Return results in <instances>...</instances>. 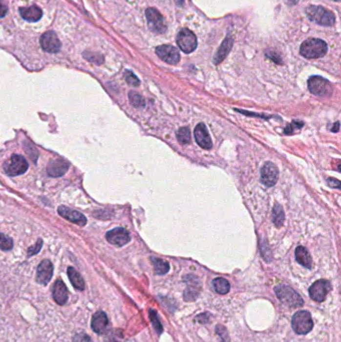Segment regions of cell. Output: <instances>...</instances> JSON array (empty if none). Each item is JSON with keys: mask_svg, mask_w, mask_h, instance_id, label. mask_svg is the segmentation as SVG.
Instances as JSON below:
<instances>
[{"mask_svg": "<svg viewBox=\"0 0 341 342\" xmlns=\"http://www.w3.org/2000/svg\"><path fill=\"white\" fill-rule=\"evenodd\" d=\"M327 52V44L321 39L310 38L300 46V54L308 59L322 57Z\"/></svg>", "mask_w": 341, "mask_h": 342, "instance_id": "1", "label": "cell"}, {"mask_svg": "<svg viewBox=\"0 0 341 342\" xmlns=\"http://www.w3.org/2000/svg\"><path fill=\"white\" fill-rule=\"evenodd\" d=\"M306 13L309 19L313 21V22H316L317 24L324 25V26H332L335 22L334 14L331 11L321 6L310 5L307 7Z\"/></svg>", "mask_w": 341, "mask_h": 342, "instance_id": "2", "label": "cell"}, {"mask_svg": "<svg viewBox=\"0 0 341 342\" xmlns=\"http://www.w3.org/2000/svg\"><path fill=\"white\" fill-rule=\"evenodd\" d=\"M275 293L280 299V301L289 307H300L303 305L302 298L294 289L289 286H277Z\"/></svg>", "mask_w": 341, "mask_h": 342, "instance_id": "3", "label": "cell"}, {"mask_svg": "<svg viewBox=\"0 0 341 342\" xmlns=\"http://www.w3.org/2000/svg\"><path fill=\"white\" fill-rule=\"evenodd\" d=\"M293 330L297 334H307L309 331H311L313 327V321L309 312L307 311H298L296 312L291 321Z\"/></svg>", "mask_w": 341, "mask_h": 342, "instance_id": "4", "label": "cell"}, {"mask_svg": "<svg viewBox=\"0 0 341 342\" xmlns=\"http://www.w3.org/2000/svg\"><path fill=\"white\" fill-rule=\"evenodd\" d=\"M308 89L316 96H329L332 91V85L328 80L321 76H311L308 79Z\"/></svg>", "mask_w": 341, "mask_h": 342, "instance_id": "5", "label": "cell"}, {"mask_svg": "<svg viewBox=\"0 0 341 342\" xmlns=\"http://www.w3.org/2000/svg\"><path fill=\"white\" fill-rule=\"evenodd\" d=\"M5 173L9 176H17L26 172L28 163L25 158L21 155L14 154L3 165Z\"/></svg>", "mask_w": 341, "mask_h": 342, "instance_id": "6", "label": "cell"}, {"mask_svg": "<svg viewBox=\"0 0 341 342\" xmlns=\"http://www.w3.org/2000/svg\"><path fill=\"white\" fill-rule=\"evenodd\" d=\"M176 42L178 47L184 53L193 52L197 47V39L195 34L187 28H183L179 31Z\"/></svg>", "mask_w": 341, "mask_h": 342, "instance_id": "7", "label": "cell"}, {"mask_svg": "<svg viewBox=\"0 0 341 342\" xmlns=\"http://www.w3.org/2000/svg\"><path fill=\"white\" fill-rule=\"evenodd\" d=\"M146 19L148 22V27L151 31L161 34L166 30V25L164 24V20L162 15L155 8L146 9Z\"/></svg>", "mask_w": 341, "mask_h": 342, "instance_id": "8", "label": "cell"}, {"mask_svg": "<svg viewBox=\"0 0 341 342\" xmlns=\"http://www.w3.org/2000/svg\"><path fill=\"white\" fill-rule=\"evenodd\" d=\"M331 285L327 280L320 279L318 281H315L309 288V295L313 299L314 301L322 302L327 295V293L330 291Z\"/></svg>", "mask_w": 341, "mask_h": 342, "instance_id": "9", "label": "cell"}, {"mask_svg": "<svg viewBox=\"0 0 341 342\" xmlns=\"http://www.w3.org/2000/svg\"><path fill=\"white\" fill-rule=\"evenodd\" d=\"M40 45L45 52L56 53L60 50L61 42L53 31H47L40 37Z\"/></svg>", "mask_w": 341, "mask_h": 342, "instance_id": "10", "label": "cell"}, {"mask_svg": "<svg viewBox=\"0 0 341 342\" xmlns=\"http://www.w3.org/2000/svg\"><path fill=\"white\" fill-rule=\"evenodd\" d=\"M106 239L113 245L123 246L130 241V235L126 229L117 227L106 233Z\"/></svg>", "mask_w": 341, "mask_h": 342, "instance_id": "11", "label": "cell"}, {"mask_svg": "<svg viewBox=\"0 0 341 342\" xmlns=\"http://www.w3.org/2000/svg\"><path fill=\"white\" fill-rule=\"evenodd\" d=\"M278 168H277L272 162H266L261 168V182L267 186L271 187L275 185L278 180Z\"/></svg>", "mask_w": 341, "mask_h": 342, "instance_id": "12", "label": "cell"}, {"mask_svg": "<svg viewBox=\"0 0 341 342\" xmlns=\"http://www.w3.org/2000/svg\"><path fill=\"white\" fill-rule=\"evenodd\" d=\"M155 52L160 59L169 64H177L180 60L179 51L172 45H160Z\"/></svg>", "mask_w": 341, "mask_h": 342, "instance_id": "13", "label": "cell"}, {"mask_svg": "<svg viewBox=\"0 0 341 342\" xmlns=\"http://www.w3.org/2000/svg\"><path fill=\"white\" fill-rule=\"evenodd\" d=\"M58 213H59L60 216L64 217L65 219H67L70 222H73L79 226H84V225H86V223H87L86 217H85L82 213H80L74 209H71L69 207L60 206L58 208Z\"/></svg>", "mask_w": 341, "mask_h": 342, "instance_id": "14", "label": "cell"}, {"mask_svg": "<svg viewBox=\"0 0 341 342\" xmlns=\"http://www.w3.org/2000/svg\"><path fill=\"white\" fill-rule=\"evenodd\" d=\"M53 265L49 260H43L38 267L36 273V280L39 284L46 285L52 278Z\"/></svg>", "mask_w": 341, "mask_h": 342, "instance_id": "15", "label": "cell"}, {"mask_svg": "<svg viewBox=\"0 0 341 342\" xmlns=\"http://www.w3.org/2000/svg\"><path fill=\"white\" fill-rule=\"evenodd\" d=\"M69 163L65 160L57 158L51 160L47 165V173L51 177H60L66 173Z\"/></svg>", "mask_w": 341, "mask_h": 342, "instance_id": "16", "label": "cell"}, {"mask_svg": "<svg viewBox=\"0 0 341 342\" xmlns=\"http://www.w3.org/2000/svg\"><path fill=\"white\" fill-rule=\"evenodd\" d=\"M52 295L54 301L59 305H63L67 302L68 291L66 285L61 279H57L55 281L52 288Z\"/></svg>", "mask_w": 341, "mask_h": 342, "instance_id": "17", "label": "cell"}, {"mask_svg": "<svg viewBox=\"0 0 341 342\" xmlns=\"http://www.w3.org/2000/svg\"><path fill=\"white\" fill-rule=\"evenodd\" d=\"M194 136L197 144L204 148V149H210L212 147V141L210 138V135L207 131V128L203 123H199L194 130Z\"/></svg>", "mask_w": 341, "mask_h": 342, "instance_id": "18", "label": "cell"}, {"mask_svg": "<svg viewBox=\"0 0 341 342\" xmlns=\"http://www.w3.org/2000/svg\"><path fill=\"white\" fill-rule=\"evenodd\" d=\"M108 326V318L103 311H97L91 320V327L94 332L103 334Z\"/></svg>", "mask_w": 341, "mask_h": 342, "instance_id": "19", "label": "cell"}, {"mask_svg": "<svg viewBox=\"0 0 341 342\" xmlns=\"http://www.w3.org/2000/svg\"><path fill=\"white\" fill-rule=\"evenodd\" d=\"M20 15L22 16L23 19H25L28 22H36L42 16V11L37 6H29V7H22L19 9Z\"/></svg>", "mask_w": 341, "mask_h": 342, "instance_id": "20", "label": "cell"}, {"mask_svg": "<svg viewBox=\"0 0 341 342\" xmlns=\"http://www.w3.org/2000/svg\"><path fill=\"white\" fill-rule=\"evenodd\" d=\"M295 257L298 263L310 269L312 267V259L308 250L303 246H298L295 250Z\"/></svg>", "mask_w": 341, "mask_h": 342, "instance_id": "21", "label": "cell"}, {"mask_svg": "<svg viewBox=\"0 0 341 342\" xmlns=\"http://www.w3.org/2000/svg\"><path fill=\"white\" fill-rule=\"evenodd\" d=\"M67 274H68V277H69V280H70L71 284L77 290H83L85 288L84 280H83L81 275L79 274V272L76 269H74L73 267H68Z\"/></svg>", "mask_w": 341, "mask_h": 342, "instance_id": "22", "label": "cell"}, {"mask_svg": "<svg viewBox=\"0 0 341 342\" xmlns=\"http://www.w3.org/2000/svg\"><path fill=\"white\" fill-rule=\"evenodd\" d=\"M231 46H232V39H231L230 36H228V37L224 40V42L222 43V45L220 46L218 52L216 53V55H215V57H214V63H215V64L220 63V62L226 57V55L228 54V52H229L230 49H231Z\"/></svg>", "mask_w": 341, "mask_h": 342, "instance_id": "23", "label": "cell"}, {"mask_svg": "<svg viewBox=\"0 0 341 342\" xmlns=\"http://www.w3.org/2000/svg\"><path fill=\"white\" fill-rule=\"evenodd\" d=\"M194 280L192 281L191 279H189V281H187L188 283V287L185 291V299L186 300H194L196 298V296H198V290L200 285H197L198 279H196L195 277L193 278Z\"/></svg>", "mask_w": 341, "mask_h": 342, "instance_id": "24", "label": "cell"}, {"mask_svg": "<svg viewBox=\"0 0 341 342\" xmlns=\"http://www.w3.org/2000/svg\"><path fill=\"white\" fill-rule=\"evenodd\" d=\"M272 218H273V223L275 224V226L280 227L283 224L284 213H283V209H282L281 205L275 204V206L273 208V212H272Z\"/></svg>", "mask_w": 341, "mask_h": 342, "instance_id": "25", "label": "cell"}, {"mask_svg": "<svg viewBox=\"0 0 341 342\" xmlns=\"http://www.w3.org/2000/svg\"><path fill=\"white\" fill-rule=\"evenodd\" d=\"M214 290L219 294H226L230 290L229 282L224 278H216L212 282Z\"/></svg>", "mask_w": 341, "mask_h": 342, "instance_id": "26", "label": "cell"}, {"mask_svg": "<svg viewBox=\"0 0 341 342\" xmlns=\"http://www.w3.org/2000/svg\"><path fill=\"white\" fill-rule=\"evenodd\" d=\"M152 263L155 273L159 275H163L169 271V263L165 260H162L160 258H152Z\"/></svg>", "mask_w": 341, "mask_h": 342, "instance_id": "27", "label": "cell"}, {"mask_svg": "<svg viewBox=\"0 0 341 342\" xmlns=\"http://www.w3.org/2000/svg\"><path fill=\"white\" fill-rule=\"evenodd\" d=\"M176 137L179 141L180 144L186 145L190 143L191 140V135H190V129L188 127H181L176 132Z\"/></svg>", "mask_w": 341, "mask_h": 342, "instance_id": "28", "label": "cell"}, {"mask_svg": "<svg viewBox=\"0 0 341 342\" xmlns=\"http://www.w3.org/2000/svg\"><path fill=\"white\" fill-rule=\"evenodd\" d=\"M128 97H129V102H130V104L133 105L134 107H136V108L144 107L145 100H144V98H143L140 94H138V93H136V92H134V91H131V92H129Z\"/></svg>", "mask_w": 341, "mask_h": 342, "instance_id": "29", "label": "cell"}, {"mask_svg": "<svg viewBox=\"0 0 341 342\" xmlns=\"http://www.w3.org/2000/svg\"><path fill=\"white\" fill-rule=\"evenodd\" d=\"M302 127H303V122L302 121H293L285 128L284 134H286V135L293 134V133L297 132L298 130H300Z\"/></svg>", "mask_w": 341, "mask_h": 342, "instance_id": "30", "label": "cell"}, {"mask_svg": "<svg viewBox=\"0 0 341 342\" xmlns=\"http://www.w3.org/2000/svg\"><path fill=\"white\" fill-rule=\"evenodd\" d=\"M13 247V241L10 237L6 236L5 234L0 233V248L2 250L8 251Z\"/></svg>", "mask_w": 341, "mask_h": 342, "instance_id": "31", "label": "cell"}, {"mask_svg": "<svg viewBox=\"0 0 341 342\" xmlns=\"http://www.w3.org/2000/svg\"><path fill=\"white\" fill-rule=\"evenodd\" d=\"M124 77H125L126 82L128 83V84L130 85V86H133V87H137V86H139V84H140L139 79H138V78H137V76H136L134 73H132L131 71H129V70L125 71V73H124Z\"/></svg>", "mask_w": 341, "mask_h": 342, "instance_id": "32", "label": "cell"}, {"mask_svg": "<svg viewBox=\"0 0 341 342\" xmlns=\"http://www.w3.org/2000/svg\"><path fill=\"white\" fill-rule=\"evenodd\" d=\"M149 317L151 318V321H152V323H153V326H154L156 332L160 334V333L162 332L163 329H162V325H161V323H160V321H159V319H158V317H157V314L154 312V310H150V311H149Z\"/></svg>", "mask_w": 341, "mask_h": 342, "instance_id": "33", "label": "cell"}, {"mask_svg": "<svg viewBox=\"0 0 341 342\" xmlns=\"http://www.w3.org/2000/svg\"><path fill=\"white\" fill-rule=\"evenodd\" d=\"M83 56L85 59H87L88 61L94 62L96 64H101L103 62V57L100 54L93 53V52H84Z\"/></svg>", "mask_w": 341, "mask_h": 342, "instance_id": "34", "label": "cell"}, {"mask_svg": "<svg viewBox=\"0 0 341 342\" xmlns=\"http://www.w3.org/2000/svg\"><path fill=\"white\" fill-rule=\"evenodd\" d=\"M73 342H92L91 338L87 335V334H85V333H79V334H76L74 337H73Z\"/></svg>", "mask_w": 341, "mask_h": 342, "instance_id": "35", "label": "cell"}, {"mask_svg": "<svg viewBox=\"0 0 341 342\" xmlns=\"http://www.w3.org/2000/svg\"><path fill=\"white\" fill-rule=\"evenodd\" d=\"M41 246H42V240L39 239L34 246H32V247H30L28 249V255L31 256V255H34V254L38 253L40 251V249H41Z\"/></svg>", "mask_w": 341, "mask_h": 342, "instance_id": "36", "label": "cell"}, {"mask_svg": "<svg viewBox=\"0 0 341 342\" xmlns=\"http://www.w3.org/2000/svg\"><path fill=\"white\" fill-rule=\"evenodd\" d=\"M327 183H328V185L330 186V187H332V188H340V181L338 180V179H335V178H328V180H327Z\"/></svg>", "mask_w": 341, "mask_h": 342, "instance_id": "37", "label": "cell"}, {"mask_svg": "<svg viewBox=\"0 0 341 342\" xmlns=\"http://www.w3.org/2000/svg\"><path fill=\"white\" fill-rule=\"evenodd\" d=\"M7 13V7L2 3L1 0H0V17H4Z\"/></svg>", "mask_w": 341, "mask_h": 342, "instance_id": "38", "label": "cell"}, {"mask_svg": "<svg viewBox=\"0 0 341 342\" xmlns=\"http://www.w3.org/2000/svg\"><path fill=\"white\" fill-rule=\"evenodd\" d=\"M331 131L332 132H338L339 131V122L337 121L336 123H335V125L331 128Z\"/></svg>", "mask_w": 341, "mask_h": 342, "instance_id": "39", "label": "cell"}, {"mask_svg": "<svg viewBox=\"0 0 341 342\" xmlns=\"http://www.w3.org/2000/svg\"><path fill=\"white\" fill-rule=\"evenodd\" d=\"M335 1H339V0H335Z\"/></svg>", "mask_w": 341, "mask_h": 342, "instance_id": "40", "label": "cell"}]
</instances>
